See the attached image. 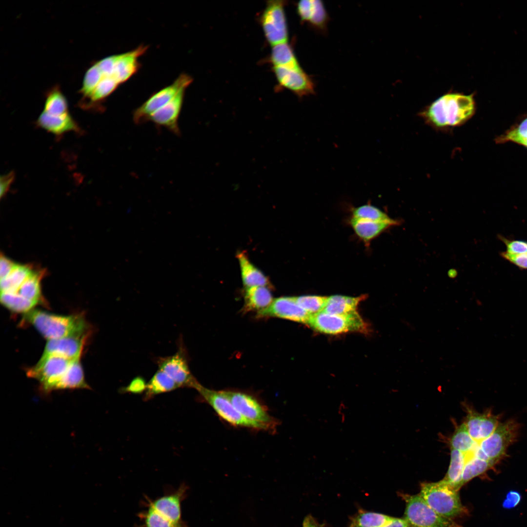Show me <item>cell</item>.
Returning <instances> with one entry per match:
<instances>
[{"label":"cell","instance_id":"cell-15","mask_svg":"<svg viewBox=\"0 0 527 527\" xmlns=\"http://www.w3.org/2000/svg\"><path fill=\"white\" fill-rule=\"evenodd\" d=\"M311 314L300 306L295 297L274 299L266 308L257 313V318L276 317L308 324Z\"/></svg>","mask_w":527,"mask_h":527},{"label":"cell","instance_id":"cell-19","mask_svg":"<svg viewBox=\"0 0 527 527\" xmlns=\"http://www.w3.org/2000/svg\"><path fill=\"white\" fill-rule=\"evenodd\" d=\"M296 10L302 22L320 31L326 29L329 16L321 0H300L296 4Z\"/></svg>","mask_w":527,"mask_h":527},{"label":"cell","instance_id":"cell-23","mask_svg":"<svg viewBox=\"0 0 527 527\" xmlns=\"http://www.w3.org/2000/svg\"><path fill=\"white\" fill-rule=\"evenodd\" d=\"M81 358L78 357L72 361L65 372L53 385L52 391L63 389H90L84 379Z\"/></svg>","mask_w":527,"mask_h":527},{"label":"cell","instance_id":"cell-21","mask_svg":"<svg viewBox=\"0 0 527 527\" xmlns=\"http://www.w3.org/2000/svg\"><path fill=\"white\" fill-rule=\"evenodd\" d=\"M148 47L141 45L136 49L119 54L112 77L120 85L131 78L140 67L139 58L146 51Z\"/></svg>","mask_w":527,"mask_h":527},{"label":"cell","instance_id":"cell-42","mask_svg":"<svg viewBox=\"0 0 527 527\" xmlns=\"http://www.w3.org/2000/svg\"><path fill=\"white\" fill-rule=\"evenodd\" d=\"M103 78V75L96 63L86 71L80 90L83 99L88 97Z\"/></svg>","mask_w":527,"mask_h":527},{"label":"cell","instance_id":"cell-14","mask_svg":"<svg viewBox=\"0 0 527 527\" xmlns=\"http://www.w3.org/2000/svg\"><path fill=\"white\" fill-rule=\"evenodd\" d=\"M280 85L303 98L315 93V84L312 78L302 69L273 67Z\"/></svg>","mask_w":527,"mask_h":527},{"label":"cell","instance_id":"cell-37","mask_svg":"<svg viewBox=\"0 0 527 527\" xmlns=\"http://www.w3.org/2000/svg\"><path fill=\"white\" fill-rule=\"evenodd\" d=\"M497 143L511 142L527 148V117L496 138Z\"/></svg>","mask_w":527,"mask_h":527},{"label":"cell","instance_id":"cell-45","mask_svg":"<svg viewBox=\"0 0 527 527\" xmlns=\"http://www.w3.org/2000/svg\"><path fill=\"white\" fill-rule=\"evenodd\" d=\"M119 54L111 55L101 60L96 63L103 76H112Z\"/></svg>","mask_w":527,"mask_h":527},{"label":"cell","instance_id":"cell-31","mask_svg":"<svg viewBox=\"0 0 527 527\" xmlns=\"http://www.w3.org/2000/svg\"><path fill=\"white\" fill-rule=\"evenodd\" d=\"M44 273L42 270L35 269L13 293L37 304H39L42 301L40 283Z\"/></svg>","mask_w":527,"mask_h":527},{"label":"cell","instance_id":"cell-30","mask_svg":"<svg viewBox=\"0 0 527 527\" xmlns=\"http://www.w3.org/2000/svg\"><path fill=\"white\" fill-rule=\"evenodd\" d=\"M362 295L351 297L341 295H333L327 298L325 306L323 311L331 314H345L356 311L359 303L365 298Z\"/></svg>","mask_w":527,"mask_h":527},{"label":"cell","instance_id":"cell-17","mask_svg":"<svg viewBox=\"0 0 527 527\" xmlns=\"http://www.w3.org/2000/svg\"><path fill=\"white\" fill-rule=\"evenodd\" d=\"M186 88L181 89L167 104L154 112L149 118L157 126L164 127L172 133L179 135V118L183 103Z\"/></svg>","mask_w":527,"mask_h":527},{"label":"cell","instance_id":"cell-43","mask_svg":"<svg viewBox=\"0 0 527 527\" xmlns=\"http://www.w3.org/2000/svg\"><path fill=\"white\" fill-rule=\"evenodd\" d=\"M507 247V253L512 255H519L527 253V242L521 240H509L501 236H498Z\"/></svg>","mask_w":527,"mask_h":527},{"label":"cell","instance_id":"cell-24","mask_svg":"<svg viewBox=\"0 0 527 527\" xmlns=\"http://www.w3.org/2000/svg\"><path fill=\"white\" fill-rule=\"evenodd\" d=\"M273 300L270 290L266 286L245 288L243 312L256 311L257 313L268 307Z\"/></svg>","mask_w":527,"mask_h":527},{"label":"cell","instance_id":"cell-36","mask_svg":"<svg viewBox=\"0 0 527 527\" xmlns=\"http://www.w3.org/2000/svg\"><path fill=\"white\" fill-rule=\"evenodd\" d=\"M494 464L490 462L476 456L467 459L464 467L462 476V486L472 479L484 474L492 469Z\"/></svg>","mask_w":527,"mask_h":527},{"label":"cell","instance_id":"cell-32","mask_svg":"<svg viewBox=\"0 0 527 527\" xmlns=\"http://www.w3.org/2000/svg\"><path fill=\"white\" fill-rule=\"evenodd\" d=\"M270 61L273 67L299 68L301 67L288 42L273 46L270 56Z\"/></svg>","mask_w":527,"mask_h":527},{"label":"cell","instance_id":"cell-4","mask_svg":"<svg viewBox=\"0 0 527 527\" xmlns=\"http://www.w3.org/2000/svg\"><path fill=\"white\" fill-rule=\"evenodd\" d=\"M399 496L405 504L403 518L410 527H462L453 520L438 514L419 494L400 493Z\"/></svg>","mask_w":527,"mask_h":527},{"label":"cell","instance_id":"cell-2","mask_svg":"<svg viewBox=\"0 0 527 527\" xmlns=\"http://www.w3.org/2000/svg\"><path fill=\"white\" fill-rule=\"evenodd\" d=\"M24 319L48 340L87 335V325L81 315L61 316L32 309Z\"/></svg>","mask_w":527,"mask_h":527},{"label":"cell","instance_id":"cell-48","mask_svg":"<svg viewBox=\"0 0 527 527\" xmlns=\"http://www.w3.org/2000/svg\"><path fill=\"white\" fill-rule=\"evenodd\" d=\"M15 175L14 172H10L9 173L1 176L0 177V197L4 196L8 191L11 185L14 181Z\"/></svg>","mask_w":527,"mask_h":527},{"label":"cell","instance_id":"cell-47","mask_svg":"<svg viewBox=\"0 0 527 527\" xmlns=\"http://www.w3.org/2000/svg\"><path fill=\"white\" fill-rule=\"evenodd\" d=\"M521 495L519 492L515 490L508 491L503 502V507L510 509L516 507L520 502Z\"/></svg>","mask_w":527,"mask_h":527},{"label":"cell","instance_id":"cell-41","mask_svg":"<svg viewBox=\"0 0 527 527\" xmlns=\"http://www.w3.org/2000/svg\"><path fill=\"white\" fill-rule=\"evenodd\" d=\"M327 297L304 295L295 297L297 304L311 315L323 311L327 300Z\"/></svg>","mask_w":527,"mask_h":527},{"label":"cell","instance_id":"cell-40","mask_svg":"<svg viewBox=\"0 0 527 527\" xmlns=\"http://www.w3.org/2000/svg\"><path fill=\"white\" fill-rule=\"evenodd\" d=\"M146 506L147 509L138 514L143 527H187L171 522L160 515L151 507Z\"/></svg>","mask_w":527,"mask_h":527},{"label":"cell","instance_id":"cell-18","mask_svg":"<svg viewBox=\"0 0 527 527\" xmlns=\"http://www.w3.org/2000/svg\"><path fill=\"white\" fill-rule=\"evenodd\" d=\"M87 335L48 340L41 357L57 355L70 360L81 357Z\"/></svg>","mask_w":527,"mask_h":527},{"label":"cell","instance_id":"cell-5","mask_svg":"<svg viewBox=\"0 0 527 527\" xmlns=\"http://www.w3.org/2000/svg\"><path fill=\"white\" fill-rule=\"evenodd\" d=\"M235 407L247 419L263 426L265 431H276L279 422L254 395L236 390H221Z\"/></svg>","mask_w":527,"mask_h":527},{"label":"cell","instance_id":"cell-3","mask_svg":"<svg viewBox=\"0 0 527 527\" xmlns=\"http://www.w3.org/2000/svg\"><path fill=\"white\" fill-rule=\"evenodd\" d=\"M419 494L431 508L444 517L453 520L468 514L467 509L461 502L459 491L443 479L421 483Z\"/></svg>","mask_w":527,"mask_h":527},{"label":"cell","instance_id":"cell-7","mask_svg":"<svg viewBox=\"0 0 527 527\" xmlns=\"http://www.w3.org/2000/svg\"><path fill=\"white\" fill-rule=\"evenodd\" d=\"M308 325L319 332L337 334L349 331L366 332V324L356 311L345 314L324 311L312 315Z\"/></svg>","mask_w":527,"mask_h":527},{"label":"cell","instance_id":"cell-8","mask_svg":"<svg viewBox=\"0 0 527 527\" xmlns=\"http://www.w3.org/2000/svg\"><path fill=\"white\" fill-rule=\"evenodd\" d=\"M519 427L513 419L500 423L491 435L479 443V447L488 461L495 465L504 459L507 448L517 438Z\"/></svg>","mask_w":527,"mask_h":527},{"label":"cell","instance_id":"cell-11","mask_svg":"<svg viewBox=\"0 0 527 527\" xmlns=\"http://www.w3.org/2000/svg\"><path fill=\"white\" fill-rule=\"evenodd\" d=\"M177 352L173 355L156 359L158 369L170 377L180 387L195 388L199 383L192 374L188 365L187 352L182 339L179 340Z\"/></svg>","mask_w":527,"mask_h":527},{"label":"cell","instance_id":"cell-13","mask_svg":"<svg viewBox=\"0 0 527 527\" xmlns=\"http://www.w3.org/2000/svg\"><path fill=\"white\" fill-rule=\"evenodd\" d=\"M188 487L182 484L176 490L166 492L155 500L146 498V506L153 508L160 515L171 522L187 527L182 518L181 504L186 496Z\"/></svg>","mask_w":527,"mask_h":527},{"label":"cell","instance_id":"cell-29","mask_svg":"<svg viewBox=\"0 0 527 527\" xmlns=\"http://www.w3.org/2000/svg\"><path fill=\"white\" fill-rule=\"evenodd\" d=\"M35 269L30 265L15 263L10 272L0 279V292H15Z\"/></svg>","mask_w":527,"mask_h":527},{"label":"cell","instance_id":"cell-6","mask_svg":"<svg viewBox=\"0 0 527 527\" xmlns=\"http://www.w3.org/2000/svg\"><path fill=\"white\" fill-rule=\"evenodd\" d=\"M201 398L209 405L219 416L232 426L265 430L261 425L244 417L233 405L222 391L206 388L199 383L195 388Z\"/></svg>","mask_w":527,"mask_h":527},{"label":"cell","instance_id":"cell-49","mask_svg":"<svg viewBox=\"0 0 527 527\" xmlns=\"http://www.w3.org/2000/svg\"><path fill=\"white\" fill-rule=\"evenodd\" d=\"M15 263L1 254L0 262V279L6 277L13 269Z\"/></svg>","mask_w":527,"mask_h":527},{"label":"cell","instance_id":"cell-44","mask_svg":"<svg viewBox=\"0 0 527 527\" xmlns=\"http://www.w3.org/2000/svg\"><path fill=\"white\" fill-rule=\"evenodd\" d=\"M147 384L143 377L137 376L133 378L127 385L121 387L120 391L121 393L140 394L145 391Z\"/></svg>","mask_w":527,"mask_h":527},{"label":"cell","instance_id":"cell-28","mask_svg":"<svg viewBox=\"0 0 527 527\" xmlns=\"http://www.w3.org/2000/svg\"><path fill=\"white\" fill-rule=\"evenodd\" d=\"M466 463L465 453L451 448L450 464L443 480L458 491L463 486L462 476Z\"/></svg>","mask_w":527,"mask_h":527},{"label":"cell","instance_id":"cell-33","mask_svg":"<svg viewBox=\"0 0 527 527\" xmlns=\"http://www.w3.org/2000/svg\"><path fill=\"white\" fill-rule=\"evenodd\" d=\"M394 518L381 513L362 510L351 519L349 527H384Z\"/></svg>","mask_w":527,"mask_h":527},{"label":"cell","instance_id":"cell-39","mask_svg":"<svg viewBox=\"0 0 527 527\" xmlns=\"http://www.w3.org/2000/svg\"><path fill=\"white\" fill-rule=\"evenodd\" d=\"M351 211L352 217L355 218L380 222H395L397 221L390 218L386 213L370 204L353 208Z\"/></svg>","mask_w":527,"mask_h":527},{"label":"cell","instance_id":"cell-16","mask_svg":"<svg viewBox=\"0 0 527 527\" xmlns=\"http://www.w3.org/2000/svg\"><path fill=\"white\" fill-rule=\"evenodd\" d=\"M466 416L464 423L470 437L480 443L488 438L494 431L500 423V415L494 414L487 409L479 413L468 405H466Z\"/></svg>","mask_w":527,"mask_h":527},{"label":"cell","instance_id":"cell-38","mask_svg":"<svg viewBox=\"0 0 527 527\" xmlns=\"http://www.w3.org/2000/svg\"><path fill=\"white\" fill-rule=\"evenodd\" d=\"M0 301L9 310L18 313H27L37 304L14 293L1 292Z\"/></svg>","mask_w":527,"mask_h":527},{"label":"cell","instance_id":"cell-50","mask_svg":"<svg viewBox=\"0 0 527 527\" xmlns=\"http://www.w3.org/2000/svg\"><path fill=\"white\" fill-rule=\"evenodd\" d=\"M384 527H410L406 521L403 518H395L394 520L387 525Z\"/></svg>","mask_w":527,"mask_h":527},{"label":"cell","instance_id":"cell-10","mask_svg":"<svg viewBox=\"0 0 527 527\" xmlns=\"http://www.w3.org/2000/svg\"><path fill=\"white\" fill-rule=\"evenodd\" d=\"M284 6V0L268 1L260 18L265 39L272 46L287 42L288 32Z\"/></svg>","mask_w":527,"mask_h":527},{"label":"cell","instance_id":"cell-26","mask_svg":"<svg viewBox=\"0 0 527 527\" xmlns=\"http://www.w3.org/2000/svg\"><path fill=\"white\" fill-rule=\"evenodd\" d=\"M120 85L112 76H103L91 95L82 99L81 105L83 108L90 109L99 106Z\"/></svg>","mask_w":527,"mask_h":527},{"label":"cell","instance_id":"cell-12","mask_svg":"<svg viewBox=\"0 0 527 527\" xmlns=\"http://www.w3.org/2000/svg\"><path fill=\"white\" fill-rule=\"evenodd\" d=\"M73 360L57 355L41 357L34 366L28 370L27 375L40 383L43 392L49 393L54 384L65 372Z\"/></svg>","mask_w":527,"mask_h":527},{"label":"cell","instance_id":"cell-22","mask_svg":"<svg viewBox=\"0 0 527 527\" xmlns=\"http://www.w3.org/2000/svg\"><path fill=\"white\" fill-rule=\"evenodd\" d=\"M350 223L357 236L368 243L391 226L399 224V222L374 221L351 217Z\"/></svg>","mask_w":527,"mask_h":527},{"label":"cell","instance_id":"cell-9","mask_svg":"<svg viewBox=\"0 0 527 527\" xmlns=\"http://www.w3.org/2000/svg\"><path fill=\"white\" fill-rule=\"evenodd\" d=\"M193 79L187 74H180L170 85L152 94L133 112V120L137 124L148 122L150 117L170 101L183 88H187Z\"/></svg>","mask_w":527,"mask_h":527},{"label":"cell","instance_id":"cell-51","mask_svg":"<svg viewBox=\"0 0 527 527\" xmlns=\"http://www.w3.org/2000/svg\"><path fill=\"white\" fill-rule=\"evenodd\" d=\"M303 527H319L314 519L310 515L307 516L304 519Z\"/></svg>","mask_w":527,"mask_h":527},{"label":"cell","instance_id":"cell-35","mask_svg":"<svg viewBox=\"0 0 527 527\" xmlns=\"http://www.w3.org/2000/svg\"><path fill=\"white\" fill-rule=\"evenodd\" d=\"M451 448L458 450L464 453L475 451L479 443L475 441L469 435L464 423L455 430L450 442Z\"/></svg>","mask_w":527,"mask_h":527},{"label":"cell","instance_id":"cell-34","mask_svg":"<svg viewBox=\"0 0 527 527\" xmlns=\"http://www.w3.org/2000/svg\"><path fill=\"white\" fill-rule=\"evenodd\" d=\"M43 112L51 115L69 113L67 100L58 86L47 93Z\"/></svg>","mask_w":527,"mask_h":527},{"label":"cell","instance_id":"cell-20","mask_svg":"<svg viewBox=\"0 0 527 527\" xmlns=\"http://www.w3.org/2000/svg\"><path fill=\"white\" fill-rule=\"evenodd\" d=\"M40 128L56 136L61 137L70 132L81 133V128L70 113L51 115L42 112L36 122Z\"/></svg>","mask_w":527,"mask_h":527},{"label":"cell","instance_id":"cell-46","mask_svg":"<svg viewBox=\"0 0 527 527\" xmlns=\"http://www.w3.org/2000/svg\"><path fill=\"white\" fill-rule=\"evenodd\" d=\"M500 255L520 269H527V253L519 255H512L504 251L500 253Z\"/></svg>","mask_w":527,"mask_h":527},{"label":"cell","instance_id":"cell-1","mask_svg":"<svg viewBox=\"0 0 527 527\" xmlns=\"http://www.w3.org/2000/svg\"><path fill=\"white\" fill-rule=\"evenodd\" d=\"M474 94L460 93L444 94L426 106L421 113L423 120L435 129L445 130L461 126L475 113Z\"/></svg>","mask_w":527,"mask_h":527},{"label":"cell","instance_id":"cell-25","mask_svg":"<svg viewBox=\"0 0 527 527\" xmlns=\"http://www.w3.org/2000/svg\"><path fill=\"white\" fill-rule=\"evenodd\" d=\"M241 271L242 278L245 288L269 284L267 278L249 260L245 254L237 255Z\"/></svg>","mask_w":527,"mask_h":527},{"label":"cell","instance_id":"cell-27","mask_svg":"<svg viewBox=\"0 0 527 527\" xmlns=\"http://www.w3.org/2000/svg\"><path fill=\"white\" fill-rule=\"evenodd\" d=\"M180 388L177 384L163 371L158 369L147 384L143 400L148 401L157 395Z\"/></svg>","mask_w":527,"mask_h":527}]
</instances>
